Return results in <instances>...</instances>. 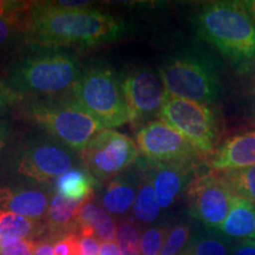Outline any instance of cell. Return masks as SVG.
Returning <instances> with one entry per match:
<instances>
[{
    "label": "cell",
    "instance_id": "8",
    "mask_svg": "<svg viewBox=\"0 0 255 255\" xmlns=\"http://www.w3.org/2000/svg\"><path fill=\"white\" fill-rule=\"evenodd\" d=\"M139 151L136 143L124 133L103 129L81 151L84 167L96 181L109 180L135 163Z\"/></svg>",
    "mask_w": 255,
    "mask_h": 255
},
{
    "label": "cell",
    "instance_id": "24",
    "mask_svg": "<svg viewBox=\"0 0 255 255\" xmlns=\"http://www.w3.org/2000/svg\"><path fill=\"white\" fill-rule=\"evenodd\" d=\"M234 245L225 235H199L190 242L191 255H232Z\"/></svg>",
    "mask_w": 255,
    "mask_h": 255
},
{
    "label": "cell",
    "instance_id": "25",
    "mask_svg": "<svg viewBox=\"0 0 255 255\" xmlns=\"http://www.w3.org/2000/svg\"><path fill=\"white\" fill-rule=\"evenodd\" d=\"M222 174L238 196L255 205V165Z\"/></svg>",
    "mask_w": 255,
    "mask_h": 255
},
{
    "label": "cell",
    "instance_id": "35",
    "mask_svg": "<svg viewBox=\"0 0 255 255\" xmlns=\"http://www.w3.org/2000/svg\"><path fill=\"white\" fill-rule=\"evenodd\" d=\"M100 255H122L119 245L114 241L102 242L100 246Z\"/></svg>",
    "mask_w": 255,
    "mask_h": 255
},
{
    "label": "cell",
    "instance_id": "20",
    "mask_svg": "<svg viewBox=\"0 0 255 255\" xmlns=\"http://www.w3.org/2000/svg\"><path fill=\"white\" fill-rule=\"evenodd\" d=\"M97 181L87 169L73 168L55 181L57 194L73 201H88L94 195V187Z\"/></svg>",
    "mask_w": 255,
    "mask_h": 255
},
{
    "label": "cell",
    "instance_id": "29",
    "mask_svg": "<svg viewBox=\"0 0 255 255\" xmlns=\"http://www.w3.org/2000/svg\"><path fill=\"white\" fill-rule=\"evenodd\" d=\"M55 255H81L79 235L76 232L63 234L53 240Z\"/></svg>",
    "mask_w": 255,
    "mask_h": 255
},
{
    "label": "cell",
    "instance_id": "38",
    "mask_svg": "<svg viewBox=\"0 0 255 255\" xmlns=\"http://www.w3.org/2000/svg\"><path fill=\"white\" fill-rule=\"evenodd\" d=\"M244 2L245 7H246L250 13L255 18V0H250V1H242Z\"/></svg>",
    "mask_w": 255,
    "mask_h": 255
},
{
    "label": "cell",
    "instance_id": "7",
    "mask_svg": "<svg viewBox=\"0 0 255 255\" xmlns=\"http://www.w3.org/2000/svg\"><path fill=\"white\" fill-rule=\"evenodd\" d=\"M159 117L180 132L200 154L209 155L214 150L218 129L214 113L209 107L165 95Z\"/></svg>",
    "mask_w": 255,
    "mask_h": 255
},
{
    "label": "cell",
    "instance_id": "4",
    "mask_svg": "<svg viewBox=\"0 0 255 255\" xmlns=\"http://www.w3.org/2000/svg\"><path fill=\"white\" fill-rule=\"evenodd\" d=\"M24 111L32 123L75 151H82L92 137L104 129L71 92L31 98Z\"/></svg>",
    "mask_w": 255,
    "mask_h": 255
},
{
    "label": "cell",
    "instance_id": "26",
    "mask_svg": "<svg viewBox=\"0 0 255 255\" xmlns=\"http://www.w3.org/2000/svg\"><path fill=\"white\" fill-rule=\"evenodd\" d=\"M116 239L122 255H142L141 233L133 219H127L121 222Z\"/></svg>",
    "mask_w": 255,
    "mask_h": 255
},
{
    "label": "cell",
    "instance_id": "37",
    "mask_svg": "<svg viewBox=\"0 0 255 255\" xmlns=\"http://www.w3.org/2000/svg\"><path fill=\"white\" fill-rule=\"evenodd\" d=\"M8 137V127L5 121L0 120V156H1L2 151H4L6 142H7Z\"/></svg>",
    "mask_w": 255,
    "mask_h": 255
},
{
    "label": "cell",
    "instance_id": "13",
    "mask_svg": "<svg viewBox=\"0 0 255 255\" xmlns=\"http://www.w3.org/2000/svg\"><path fill=\"white\" fill-rule=\"evenodd\" d=\"M150 174L159 208L167 209L176 197L194 180L195 162L180 163H152Z\"/></svg>",
    "mask_w": 255,
    "mask_h": 255
},
{
    "label": "cell",
    "instance_id": "27",
    "mask_svg": "<svg viewBox=\"0 0 255 255\" xmlns=\"http://www.w3.org/2000/svg\"><path fill=\"white\" fill-rule=\"evenodd\" d=\"M190 237V228L186 225H177L168 232L163 248L159 255H176L180 253Z\"/></svg>",
    "mask_w": 255,
    "mask_h": 255
},
{
    "label": "cell",
    "instance_id": "19",
    "mask_svg": "<svg viewBox=\"0 0 255 255\" xmlns=\"http://www.w3.org/2000/svg\"><path fill=\"white\" fill-rule=\"evenodd\" d=\"M46 231L45 221H38L14 213L0 210V248L39 237Z\"/></svg>",
    "mask_w": 255,
    "mask_h": 255
},
{
    "label": "cell",
    "instance_id": "10",
    "mask_svg": "<svg viewBox=\"0 0 255 255\" xmlns=\"http://www.w3.org/2000/svg\"><path fill=\"white\" fill-rule=\"evenodd\" d=\"M73 163L71 149L51 136H38L28 139L20 149L17 170L32 181L49 182L71 170Z\"/></svg>",
    "mask_w": 255,
    "mask_h": 255
},
{
    "label": "cell",
    "instance_id": "6",
    "mask_svg": "<svg viewBox=\"0 0 255 255\" xmlns=\"http://www.w3.org/2000/svg\"><path fill=\"white\" fill-rule=\"evenodd\" d=\"M165 95L196 103L214 104L219 98V72L214 60L201 51H187L159 66Z\"/></svg>",
    "mask_w": 255,
    "mask_h": 255
},
{
    "label": "cell",
    "instance_id": "14",
    "mask_svg": "<svg viewBox=\"0 0 255 255\" xmlns=\"http://www.w3.org/2000/svg\"><path fill=\"white\" fill-rule=\"evenodd\" d=\"M207 163L213 171L238 170L255 165V130L229 137L208 155Z\"/></svg>",
    "mask_w": 255,
    "mask_h": 255
},
{
    "label": "cell",
    "instance_id": "17",
    "mask_svg": "<svg viewBox=\"0 0 255 255\" xmlns=\"http://www.w3.org/2000/svg\"><path fill=\"white\" fill-rule=\"evenodd\" d=\"M85 202L87 201L65 199L56 193L52 200L50 201V207L45 219L47 237L55 240L60 235L75 232L76 218L81 207Z\"/></svg>",
    "mask_w": 255,
    "mask_h": 255
},
{
    "label": "cell",
    "instance_id": "22",
    "mask_svg": "<svg viewBox=\"0 0 255 255\" xmlns=\"http://www.w3.org/2000/svg\"><path fill=\"white\" fill-rule=\"evenodd\" d=\"M30 7L31 2H24L21 7L0 17V50L17 40L25 41L30 19Z\"/></svg>",
    "mask_w": 255,
    "mask_h": 255
},
{
    "label": "cell",
    "instance_id": "31",
    "mask_svg": "<svg viewBox=\"0 0 255 255\" xmlns=\"http://www.w3.org/2000/svg\"><path fill=\"white\" fill-rule=\"evenodd\" d=\"M20 100H23V97L17 94L13 89L9 88L6 81L0 79V111L6 109L7 107H11Z\"/></svg>",
    "mask_w": 255,
    "mask_h": 255
},
{
    "label": "cell",
    "instance_id": "39",
    "mask_svg": "<svg viewBox=\"0 0 255 255\" xmlns=\"http://www.w3.org/2000/svg\"><path fill=\"white\" fill-rule=\"evenodd\" d=\"M248 111H250L251 121L255 124V96H254L253 101L251 102V105H250V108H248Z\"/></svg>",
    "mask_w": 255,
    "mask_h": 255
},
{
    "label": "cell",
    "instance_id": "12",
    "mask_svg": "<svg viewBox=\"0 0 255 255\" xmlns=\"http://www.w3.org/2000/svg\"><path fill=\"white\" fill-rule=\"evenodd\" d=\"M124 98L129 111V122L141 126L159 115L165 91L161 78L148 66H136L122 76Z\"/></svg>",
    "mask_w": 255,
    "mask_h": 255
},
{
    "label": "cell",
    "instance_id": "40",
    "mask_svg": "<svg viewBox=\"0 0 255 255\" xmlns=\"http://www.w3.org/2000/svg\"><path fill=\"white\" fill-rule=\"evenodd\" d=\"M250 71L252 72V76H251V84H252V91L254 92V96H255V64L253 66H252Z\"/></svg>",
    "mask_w": 255,
    "mask_h": 255
},
{
    "label": "cell",
    "instance_id": "18",
    "mask_svg": "<svg viewBox=\"0 0 255 255\" xmlns=\"http://www.w3.org/2000/svg\"><path fill=\"white\" fill-rule=\"evenodd\" d=\"M228 239L254 240L255 239V205L244 197L237 196L231 212L219 228Z\"/></svg>",
    "mask_w": 255,
    "mask_h": 255
},
{
    "label": "cell",
    "instance_id": "28",
    "mask_svg": "<svg viewBox=\"0 0 255 255\" xmlns=\"http://www.w3.org/2000/svg\"><path fill=\"white\" fill-rule=\"evenodd\" d=\"M167 231L164 228H149L141 238L142 255H159L163 248Z\"/></svg>",
    "mask_w": 255,
    "mask_h": 255
},
{
    "label": "cell",
    "instance_id": "1",
    "mask_svg": "<svg viewBox=\"0 0 255 255\" xmlns=\"http://www.w3.org/2000/svg\"><path fill=\"white\" fill-rule=\"evenodd\" d=\"M128 32L123 19L91 7L66 8L56 2H31L25 43L37 46L91 47Z\"/></svg>",
    "mask_w": 255,
    "mask_h": 255
},
{
    "label": "cell",
    "instance_id": "42",
    "mask_svg": "<svg viewBox=\"0 0 255 255\" xmlns=\"http://www.w3.org/2000/svg\"><path fill=\"white\" fill-rule=\"evenodd\" d=\"M254 240H255V239H254Z\"/></svg>",
    "mask_w": 255,
    "mask_h": 255
},
{
    "label": "cell",
    "instance_id": "5",
    "mask_svg": "<svg viewBox=\"0 0 255 255\" xmlns=\"http://www.w3.org/2000/svg\"><path fill=\"white\" fill-rule=\"evenodd\" d=\"M71 94L104 129L129 123L122 76L108 64L88 65L81 72Z\"/></svg>",
    "mask_w": 255,
    "mask_h": 255
},
{
    "label": "cell",
    "instance_id": "2",
    "mask_svg": "<svg viewBox=\"0 0 255 255\" xmlns=\"http://www.w3.org/2000/svg\"><path fill=\"white\" fill-rule=\"evenodd\" d=\"M200 37L239 72L255 64V18L239 1L207 2L196 15Z\"/></svg>",
    "mask_w": 255,
    "mask_h": 255
},
{
    "label": "cell",
    "instance_id": "11",
    "mask_svg": "<svg viewBox=\"0 0 255 255\" xmlns=\"http://www.w3.org/2000/svg\"><path fill=\"white\" fill-rule=\"evenodd\" d=\"M139 154L150 163L195 162L201 155L180 132L162 120L151 121L136 132Z\"/></svg>",
    "mask_w": 255,
    "mask_h": 255
},
{
    "label": "cell",
    "instance_id": "30",
    "mask_svg": "<svg viewBox=\"0 0 255 255\" xmlns=\"http://www.w3.org/2000/svg\"><path fill=\"white\" fill-rule=\"evenodd\" d=\"M36 246V240L26 239V240H20L4 248H0V255H33Z\"/></svg>",
    "mask_w": 255,
    "mask_h": 255
},
{
    "label": "cell",
    "instance_id": "34",
    "mask_svg": "<svg viewBox=\"0 0 255 255\" xmlns=\"http://www.w3.org/2000/svg\"><path fill=\"white\" fill-rule=\"evenodd\" d=\"M33 255H55L53 252V240L51 238H45L43 240L37 241L36 250Z\"/></svg>",
    "mask_w": 255,
    "mask_h": 255
},
{
    "label": "cell",
    "instance_id": "41",
    "mask_svg": "<svg viewBox=\"0 0 255 255\" xmlns=\"http://www.w3.org/2000/svg\"><path fill=\"white\" fill-rule=\"evenodd\" d=\"M183 255H191V254H190V253H188V252H187V253H186V254H183Z\"/></svg>",
    "mask_w": 255,
    "mask_h": 255
},
{
    "label": "cell",
    "instance_id": "36",
    "mask_svg": "<svg viewBox=\"0 0 255 255\" xmlns=\"http://www.w3.org/2000/svg\"><path fill=\"white\" fill-rule=\"evenodd\" d=\"M24 5V1H8V0H0V17L14 11Z\"/></svg>",
    "mask_w": 255,
    "mask_h": 255
},
{
    "label": "cell",
    "instance_id": "33",
    "mask_svg": "<svg viewBox=\"0 0 255 255\" xmlns=\"http://www.w3.org/2000/svg\"><path fill=\"white\" fill-rule=\"evenodd\" d=\"M232 255H255V240H240L233 247Z\"/></svg>",
    "mask_w": 255,
    "mask_h": 255
},
{
    "label": "cell",
    "instance_id": "23",
    "mask_svg": "<svg viewBox=\"0 0 255 255\" xmlns=\"http://www.w3.org/2000/svg\"><path fill=\"white\" fill-rule=\"evenodd\" d=\"M159 210L161 208L156 197L154 184L150 174L148 173L139 181L136 200L133 203V216L139 222L148 223L157 219Z\"/></svg>",
    "mask_w": 255,
    "mask_h": 255
},
{
    "label": "cell",
    "instance_id": "16",
    "mask_svg": "<svg viewBox=\"0 0 255 255\" xmlns=\"http://www.w3.org/2000/svg\"><path fill=\"white\" fill-rule=\"evenodd\" d=\"M75 232L79 237H95L103 242L114 241L117 235L114 219L91 200L87 201L79 209Z\"/></svg>",
    "mask_w": 255,
    "mask_h": 255
},
{
    "label": "cell",
    "instance_id": "15",
    "mask_svg": "<svg viewBox=\"0 0 255 255\" xmlns=\"http://www.w3.org/2000/svg\"><path fill=\"white\" fill-rule=\"evenodd\" d=\"M49 207V195L39 188H0V208L6 212L38 221H45Z\"/></svg>",
    "mask_w": 255,
    "mask_h": 255
},
{
    "label": "cell",
    "instance_id": "32",
    "mask_svg": "<svg viewBox=\"0 0 255 255\" xmlns=\"http://www.w3.org/2000/svg\"><path fill=\"white\" fill-rule=\"evenodd\" d=\"M81 255H100L98 240L95 237H79Z\"/></svg>",
    "mask_w": 255,
    "mask_h": 255
},
{
    "label": "cell",
    "instance_id": "3",
    "mask_svg": "<svg viewBox=\"0 0 255 255\" xmlns=\"http://www.w3.org/2000/svg\"><path fill=\"white\" fill-rule=\"evenodd\" d=\"M82 69L75 55L63 47L31 45L12 64L6 83L23 97L70 94Z\"/></svg>",
    "mask_w": 255,
    "mask_h": 255
},
{
    "label": "cell",
    "instance_id": "9",
    "mask_svg": "<svg viewBox=\"0 0 255 255\" xmlns=\"http://www.w3.org/2000/svg\"><path fill=\"white\" fill-rule=\"evenodd\" d=\"M238 195L222 173L195 176L188 186V208L193 218L210 229H219L227 219Z\"/></svg>",
    "mask_w": 255,
    "mask_h": 255
},
{
    "label": "cell",
    "instance_id": "21",
    "mask_svg": "<svg viewBox=\"0 0 255 255\" xmlns=\"http://www.w3.org/2000/svg\"><path fill=\"white\" fill-rule=\"evenodd\" d=\"M136 195L131 178L121 176L111 181L105 188L102 196V205L107 212L113 214H124L133 207Z\"/></svg>",
    "mask_w": 255,
    "mask_h": 255
}]
</instances>
